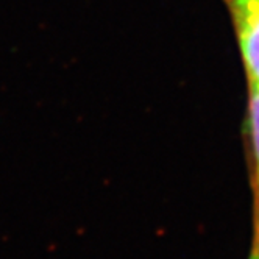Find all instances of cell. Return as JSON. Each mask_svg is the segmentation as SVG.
Segmentation results:
<instances>
[{
	"label": "cell",
	"instance_id": "1",
	"mask_svg": "<svg viewBox=\"0 0 259 259\" xmlns=\"http://www.w3.org/2000/svg\"><path fill=\"white\" fill-rule=\"evenodd\" d=\"M233 13L248 83L259 86V0H233Z\"/></svg>",
	"mask_w": 259,
	"mask_h": 259
},
{
	"label": "cell",
	"instance_id": "2",
	"mask_svg": "<svg viewBox=\"0 0 259 259\" xmlns=\"http://www.w3.org/2000/svg\"><path fill=\"white\" fill-rule=\"evenodd\" d=\"M248 125L253 149V231H259V86L248 83Z\"/></svg>",
	"mask_w": 259,
	"mask_h": 259
},
{
	"label": "cell",
	"instance_id": "3",
	"mask_svg": "<svg viewBox=\"0 0 259 259\" xmlns=\"http://www.w3.org/2000/svg\"><path fill=\"white\" fill-rule=\"evenodd\" d=\"M248 259H259V231H253V242Z\"/></svg>",
	"mask_w": 259,
	"mask_h": 259
}]
</instances>
